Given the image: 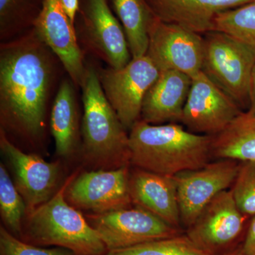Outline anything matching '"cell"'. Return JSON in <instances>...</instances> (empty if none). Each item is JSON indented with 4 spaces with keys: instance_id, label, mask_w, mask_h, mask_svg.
Here are the masks:
<instances>
[{
    "instance_id": "6da1fadb",
    "label": "cell",
    "mask_w": 255,
    "mask_h": 255,
    "mask_svg": "<svg viewBox=\"0 0 255 255\" xmlns=\"http://www.w3.org/2000/svg\"><path fill=\"white\" fill-rule=\"evenodd\" d=\"M51 50L34 29L4 43L0 51L1 127L25 137L44 130L46 105L54 79Z\"/></svg>"
},
{
    "instance_id": "7a4b0ae2",
    "label": "cell",
    "mask_w": 255,
    "mask_h": 255,
    "mask_svg": "<svg viewBox=\"0 0 255 255\" xmlns=\"http://www.w3.org/2000/svg\"><path fill=\"white\" fill-rule=\"evenodd\" d=\"M130 164L174 177L201 168L212 159L213 136L194 133L177 123L153 125L139 119L129 132Z\"/></svg>"
},
{
    "instance_id": "3957f363",
    "label": "cell",
    "mask_w": 255,
    "mask_h": 255,
    "mask_svg": "<svg viewBox=\"0 0 255 255\" xmlns=\"http://www.w3.org/2000/svg\"><path fill=\"white\" fill-rule=\"evenodd\" d=\"M81 87L84 155L94 163L111 169L128 166L129 135L107 100L95 68L86 66Z\"/></svg>"
},
{
    "instance_id": "277c9868",
    "label": "cell",
    "mask_w": 255,
    "mask_h": 255,
    "mask_svg": "<svg viewBox=\"0 0 255 255\" xmlns=\"http://www.w3.org/2000/svg\"><path fill=\"white\" fill-rule=\"evenodd\" d=\"M71 177L54 196L26 216V231L37 244L55 246L75 255H105V243L95 228L65 199Z\"/></svg>"
},
{
    "instance_id": "5b68a950",
    "label": "cell",
    "mask_w": 255,
    "mask_h": 255,
    "mask_svg": "<svg viewBox=\"0 0 255 255\" xmlns=\"http://www.w3.org/2000/svg\"><path fill=\"white\" fill-rule=\"evenodd\" d=\"M204 34L202 71L242 110L248 111L255 48L223 32L211 31Z\"/></svg>"
},
{
    "instance_id": "8992f818",
    "label": "cell",
    "mask_w": 255,
    "mask_h": 255,
    "mask_svg": "<svg viewBox=\"0 0 255 255\" xmlns=\"http://www.w3.org/2000/svg\"><path fill=\"white\" fill-rule=\"evenodd\" d=\"M159 75L158 69L145 56L132 58L119 70L109 68L98 72L104 93L126 130L140 119L147 92Z\"/></svg>"
},
{
    "instance_id": "52a82bcc",
    "label": "cell",
    "mask_w": 255,
    "mask_h": 255,
    "mask_svg": "<svg viewBox=\"0 0 255 255\" xmlns=\"http://www.w3.org/2000/svg\"><path fill=\"white\" fill-rule=\"evenodd\" d=\"M247 217L239 209L231 189L223 191L203 210L185 234L211 255H224L240 247Z\"/></svg>"
},
{
    "instance_id": "ba28073f",
    "label": "cell",
    "mask_w": 255,
    "mask_h": 255,
    "mask_svg": "<svg viewBox=\"0 0 255 255\" xmlns=\"http://www.w3.org/2000/svg\"><path fill=\"white\" fill-rule=\"evenodd\" d=\"M87 220L98 233L108 251L173 237L182 232L137 206L87 215Z\"/></svg>"
},
{
    "instance_id": "9c48e42d",
    "label": "cell",
    "mask_w": 255,
    "mask_h": 255,
    "mask_svg": "<svg viewBox=\"0 0 255 255\" xmlns=\"http://www.w3.org/2000/svg\"><path fill=\"white\" fill-rule=\"evenodd\" d=\"M147 57L159 72L176 70L191 79L202 71L204 40L196 33L157 16L149 31Z\"/></svg>"
},
{
    "instance_id": "30bf717a",
    "label": "cell",
    "mask_w": 255,
    "mask_h": 255,
    "mask_svg": "<svg viewBox=\"0 0 255 255\" xmlns=\"http://www.w3.org/2000/svg\"><path fill=\"white\" fill-rule=\"evenodd\" d=\"M239 165V161L234 159H217L174 176L182 229L190 227L220 193L231 189Z\"/></svg>"
},
{
    "instance_id": "8fae6325",
    "label": "cell",
    "mask_w": 255,
    "mask_h": 255,
    "mask_svg": "<svg viewBox=\"0 0 255 255\" xmlns=\"http://www.w3.org/2000/svg\"><path fill=\"white\" fill-rule=\"evenodd\" d=\"M128 166L100 169L73 176L65 196L77 209L104 214L131 207Z\"/></svg>"
},
{
    "instance_id": "7c38bea8",
    "label": "cell",
    "mask_w": 255,
    "mask_h": 255,
    "mask_svg": "<svg viewBox=\"0 0 255 255\" xmlns=\"http://www.w3.org/2000/svg\"><path fill=\"white\" fill-rule=\"evenodd\" d=\"M243 112L204 72L191 79L181 123L189 131L215 136Z\"/></svg>"
},
{
    "instance_id": "4fadbf2b",
    "label": "cell",
    "mask_w": 255,
    "mask_h": 255,
    "mask_svg": "<svg viewBox=\"0 0 255 255\" xmlns=\"http://www.w3.org/2000/svg\"><path fill=\"white\" fill-rule=\"evenodd\" d=\"M80 14V34L85 46L110 68L127 66L132 60L127 36L107 0H86Z\"/></svg>"
},
{
    "instance_id": "5bb4252c",
    "label": "cell",
    "mask_w": 255,
    "mask_h": 255,
    "mask_svg": "<svg viewBox=\"0 0 255 255\" xmlns=\"http://www.w3.org/2000/svg\"><path fill=\"white\" fill-rule=\"evenodd\" d=\"M0 149L14 172L15 186L27 206V213L50 200L60 177V166L18 149L0 131Z\"/></svg>"
},
{
    "instance_id": "9a60e30c",
    "label": "cell",
    "mask_w": 255,
    "mask_h": 255,
    "mask_svg": "<svg viewBox=\"0 0 255 255\" xmlns=\"http://www.w3.org/2000/svg\"><path fill=\"white\" fill-rule=\"evenodd\" d=\"M33 27L41 41L58 57L73 83L81 87L86 66L76 31L61 0H43Z\"/></svg>"
},
{
    "instance_id": "2e32d148",
    "label": "cell",
    "mask_w": 255,
    "mask_h": 255,
    "mask_svg": "<svg viewBox=\"0 0 255 255\" xmlns=\"http://www.w3.org/2000/svg\"><path fill=\"white\" fill-rule=\"evenodd\" d=\"M129 187L134 206L148 211L182 231L174 177L137 168L130 171Z\"/></svg>"
},
{
    "instance_id": "e0dca14e",
    "label": "cell",
    "mask_w": 255,
    "mask_h": 255,
    "mask_svg": "<svg viewBox=\"0 0 255 255\" xmlns=\"http://www.w3.org/2000/svg\"><path fill=\"white\" fill-rule=\"evenodd\" d=\"M191 85V78L186 74L176 70L159 72L146 93L140 119L153 125L181 122Z\"/></svg>"
},
{
    "instance_id": "ac0fdd59",
    "label": "cell",
    "mask_w": 255,
    "mask_h": 255,
    "mask_svg": "<svg viewBox=\"0 0 255 255\" xmlns=\"http://www.w3.org/2000/svg\"><path fill=\"white\" fill-rule=\"evenodd\" d=\"M155 16L164 22L196 33L213 31L218 15L255 0H145Z\"/></svg>"
},
{
    "instance_id": "d6986e66",
    "label": "cell",
    "mask_w": 255,
    "mask_h": 255,
    "mask_svg": "<svg viewBox=\"0 0 255 255\" xmlns=\"http://www.w3.org/2000/svg\"><path fill=\"white\" fill-rule=\"evenodd\" d=\"M50 128L55 150L61 157L73 153L79 139L78 103L73 84L63 80L60 84L50 114Z\"/></svg>"
},
{
    "instance_id": "ffe728a7",
    "label": "cell",
    "mask_w": 255,
    "mask_h": 255,
    "mask_svg": "<svg viewBox=\"0 0 255 255\" xmlns=\"http://www.w3.org/2000/svg\"><path fill=\"white\" fill-rule=\"evenodd\" d=\"M213 158L255 161V116L242 112L222 132L213 136Z\"/></svg>"
},
{
    "instance_id": "44dd1931",
    "label": "cell",
    "mask_w": 255,
    "mask_h": 255,
    "mask_svg": "<svg viewBox=\"0 0 255 255\" xmlns=\"http://www.w3.org/2000/svg\"><path fill=\"white\" fill-rule=\"evenodd\" d=\"M122 22L132 58L145 56L149 46V31L155 18L145 0H111Z\"/></svg>"
},
{
    "instance_id": "7402d4cb",
    "label": "cell",
    "mask_w": 255,
    "mask_h": 255,
    "mask_svg": "<svg viewBox=\"0 0 255 255\" xmlns=\"http://www.w3.org/2000/svg\"><path fill=\"white\" fill-rule=\"evenodd\" d=\"M213 31L226 33L255 49V0L218 15Z\"/></svg>"
},
{
    "instance_id": "603a6c76",
    "label": "cell",
    "mask_w": 255,
    "mask_h": 255,
    "mask_svg": "<svg viewBox=\"0 0 255 255\" xmlns=\"http://www.w3.org/2000/svg\"><path fill=\"white\" fill-rule=\"evenodd\" d=\"M105 255H211L203 251L186 234L107 252Z\"/></svg>"
},
{
    "instance_id": "cb8c5ba5",
    "label": "cell",
    "mask_w": 255,
    "mask_h": 255,
    "mask_svg": "<svg viewBox=\"0 0 255 255\" xmlns=\"http://www.w3.org/2000/svg\"><path fill=\"white\" fill-rule=\"evenodd\" d=\"M0 213L11 232L21 233L27 206L2 163L0 164Z\"/></svg>"
},
{
    "instance_id": "d4e9b609",
    "label": "cell",
    "mask_w": 255,
    "mask_h": 255,
    "mask_svg": "<svg viewBox=\"0 0 255 255\" xmlns=\"http://www.w3.org/2000/svg\"><path fill=\"white\" fill-rule=\"evenodd\" d=\"M43 0H0L1 36H9L12 32L28 24L33 26L42 8Z\"/></svg>"
},
{
    "instance_id": "484cf974",
    "label": "cell",
    "mask_w": 255,
    "mask_h": 255,
    "mask_svg": "<svg viewBox=\"0 0 255 255\" xmlns=\"http://www.w3.org/2000/svg\"><path fill=\"white\" fill-rule=\"evenodd\" d=\"M231 191L243 214L255 215V161L240 162L237 176Z\"/></svg>"
},
{
    "instance_id": "4316f807",
    "label": "cell",
    "mask_w": 255,
    "mask_h": 255,
    "mask_svg": "<svg viewBox=\"0 0 255 255\" xmlns=\"http://www.w3.org/2000/svg\"><path fill=\"white\" fill-rule=\"evenodd\" d=\"M0 253L1 255H75L73 252L63 248L43 249L20 241L8 232L0 228Z\"/></svg>"
},
{
    "instance_id": "83f0119b",
    "label": "cell",
    "mask_w": 255,
    "mask_h": 255,
    "mask_svg": "<svg viewBox=\"0 0 255 255\" xmlns=\"http://www.w3.org/2000/svg\"><path fill=\"white\" fill-rule=\"evenodd\" d=\"M241 249L246 255H255V215L247 229Z\"/></svg>"
},
{
    "instance_id": "f1b7e54d",
    "label": "cell",
    "mask_w": 255,
    "mask_h": 255,
    "mask_svg": "<svg viewBox=\"0 0 255 255\" xmlns=\"http://www.w3.org/2000/svg\"><path fill=\"white\" fill-rule=\"evenodd\" d=\"M61 4L70 21L74 25L76 15L80 10L79 9V0H61Z\"/></svg>"
},
{
    "instance_id": "f546056e",
    "label": "cell",
    "mask_w": 255,
    "mask_h": 255,
    "mask_svg": "<svg viewBox=\"0 0 255 255\" xmlns=\"http://www.w3.org/2000/svg\"><path fill=\"white\" fill-rule=\"evenodd\" d=\"M246 112L255 116V65L252 72L251 88H250V107Z\"/></svg>"
},
{
    "instance_id": "4dcf8cb0",
    "label": "cell",
    "mask_w": 255,
    "mask_h": 255,
    "mask_svg": "<svg viewBox=\"0 0 255 255\" xmlns=\"http://www.w3.org/2000/svg\"><path fill=\"white\" fill-rule=\"evenodd\" d=\"M224 255H246L243 253V251H242L241 247L238 248V249L235 250L234 251L231 252V253H228V254H226Z\"/></svg>"
}]
</instances>
